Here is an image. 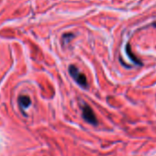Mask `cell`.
I'll return each mask as SVG.
<instances>
[{"mask_svg": "<svg viewBox=\"0 0 156 156\" xmlns=\"http://www.w3.org/2000/svg\"><path fill=\"white\" fill-rule=\"evenodd\" d=\"M69 73L72 75V77L76 81V83L81 86L82 87L87 88V77L85 76L84 73H82L79 70L77 69V67L71 65L69 67Z\"/></svg>", "mask_w": 156, "mask_h": 156, "instance_id": "6da1fadb", "label": "cell"}, {"mask_svg": "<svg viewBox=\"0 0 156 156\" xmlns=\"http://www.w3.org/2000/svg\"><path fill=\"white\" fill-rule=\"evenodd\" d=\"M83 117L88 123H90L92 125L98 124V120H97L94 111L92 110V108L90 107H88L87 105L83 108Z\"/></svg>", "mask_w": 156, "mask_h": 156, "instance_id": "7a4b0ae2", "label": "cell"}, {"mask_svg": "<svg viewBox=\"0 0 156 156\" xmlns=\"http://www.w3.org/2000/svg\"><path fill=\"white\" fill-rule=\"evenodd\" d=\"M30 98L27 96H21L19 98V105L22 109H26L30 106Z\"/></svg>", "mask_w": 156, "mask_h": 156, "instance_id": "3957f363", "label": "cell"}, {"mask_svg": "<svg viewBox=\"0 0 156 156\" xmlns=\"http://www.w3.org/2000/svg\"><path fill=\"white\" fill-rule=\"evenodd\" d=\"M126 51H127V53H128V55L129 56V58L136 63V64H138V65H142V62L132 53V51H131V50H130V46H129V44H128L127 45V48H126Z\"/></svg>", "mask_w": 156, "mask_h": 156, "instance_id": "277c9868", "label": "cell"}, {"mask_svg": "<svg viewBox=\"0 0 156 156\" xmlns=\"http://www.w3.org/2000/svg\"><path fill=\"white\" fill-rule=\"evenodd\" d=\"M152 26H153L154 28H156V21H154V22L152 23Z\"/></svg>", "mask_w": 156, "mask_h": 156, "instance_id": "5b68a950", "label": "cell"}]
</instances>
